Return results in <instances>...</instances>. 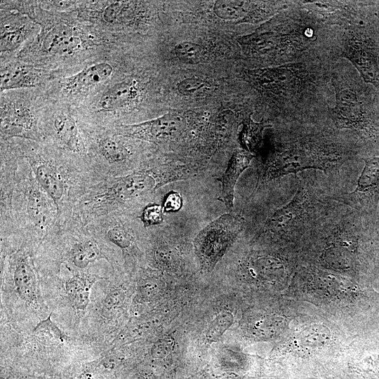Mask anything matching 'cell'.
I'll return each instance as SVG.
<instances>
[{
  "label": "cell",
  "instance_id": "1",
  "mask_svg": "<svg viewBox=\"0 0 379 379\" xmlns=\"http://www.w3.org/2000/svg\"><path fill=\"white\" fill-rule=\"evenodd\" d=\"M319 314L300 312L283 340V350L290 360L307 361L340 355L349 347L340 326Z\"/></svg>",
  "mask_w": 379,
  "mask_h": 379
},
{
  "label": "cell",
  "instance_id": "2",
  "mask_svg": "<svg viewBox=\"0 0 379 379\" xmlns=\"http://www.w3.org/2000/svg\"><path fill=\"white\" fill-rule=\"evenodd\" d=\"M347 155L337 146L318 141H295L276 147L260 172L261 180H270L307 168L331 171L341 165Z\"/></svg>",
  "mask_w": 379,
  "mask_h": 379
},
{
  "label": "cell",
  "instance_id": "3",
  "mask_svg": "<svg viewBox=\"0 0 379 379\" xmlns=\"http://www.w3.org/2000/svg\"><path fill=\"white\" fill-rule=\"evenodd\" d=\"M316 40L314 29L302 20L286 17L271 28H260L240 37L244 49L253 55L270 54L286 64L297 58Z\"/></svg>",
  "mask_w": 379,
  "mask_h": 379
},
{
  "label": "cell",
  "instance_id": "4",
  "mask_svg": "<svg viewBox=\"0 0 379 379\" xmlns=\"http://www.w3.org/2000/svg\"><path fill=\"white\" fill-rule=\"evenodd\" d=\"M183 178L178 165H166L135 171L115 178L97 192L93 205L107 206L127 204L151 194L163 185Z\"/></svg>",
  "mask_w": 379,
  "mask_h": 379
},
{
  "label": "cell",
  "instance_id": "5",
  "mask_svg": "<svg viewBox=\"0 0 379 379\" xmlns=\"http://www.w3.org/2000/svg\"><path fill=\"white\" fill-rule=\"evenodd\" d=\"M249 80L256 86L282 100H292L314 86V75L302 63L251 70Z\"/></svg>",
  "mask_w": 379,
  "mask_h": 379
},
{
  "label": "cell",
  "instance_id": "6",
  "mask_svg": "<svg viewBox=\"0 0 379 379\" xmlns=\"http://www.w3.org/2000/svg\"><path fill=\"white\" fill-rule=\"evenodd\" d=\"M244 219L225 213L202 229L194 241L196 254L203 268L212 269L244 230Z\"/></svg>",
  "mask_w": 379,
  "mask_h": 379
},
{
  "label": "cell",
  "instance_id": "7",
  "mask_svg": "<svg viewBox=\"0 0 379 379\" xmlns=\"http://www.w3.org/2000/svg\"><path fill=\"white\" fill-rule=\"evenodd\" d=\"M332 83L335 91V106L330 109L331 118L337 128L351 129L360 135L372 138L375 135L371 112L359 92L347 87L336 77Z\"/></svg>",
  "mask_w": 379,
  "mask_h": 379
},
{
  "label": "cell",
  "instance_id": "8",
  "mask_svg": "<svg viewBox=\"0 0 379 379\" xmlns=\"http://www.w3.org/2000/svg\"><path fill=\"white\" fill-rule=\"evenodd\" d=\"M357 251V241L353 233L346 228L336 230L317 247L314 259L319 265L316 266L348 275Z\"/></svg>",
  "mask_w": 379,
  "mask_h": 379
},
{
  "label": "cell",
  "instance_id": "9",
  "mask_svg": "<svg viewBox=\"0 0 379 379\" xmlns=\"http://www.w3.org/2000/svg\"><path fill=\"white\" fill-rule=\"evenodd\" d=\"M342 57L352 62L365 82L379 88V46L372 39L361 33H348Z\"/></svg>",
  "mask_w": 379,
  "mask_h": 379
},
{
  "label": "cell",
  "instance_id": "10",
  "mask_svg": "<svg viewBox=\"0 0 379 379\" xmlns=\"http://www.w3.org/2000/svg\"><path fill=\"white\" fill-rule=\"evenodd\" d=\"M248 277L253 280L272 285L278 284L280 288L289 287L293 278V262L285 258L269 253L250 255L244 265Z\"/></svg>",
  "mask_w": 379,
  "mask_h": 379
},
{
  "label": "cell",
  "instance_id": "11",
  "mask_svg": "<svg viewBox=\"0 0 379 379\" xmlns=\"http://www.w3.org/2000/svg\"><path fill=\"white\" fill-rule=\"evenodd\" d=\"M308 192L300 188L293 199L277 210L264 226V230L279 237L291 236L310 217L312 208Z\"/></svg>",
  "mask_w": 379,
  "mask_h": 379
},
{
  "label": "cell",
  "instance_id": "12",
  "mask_svg": "<svg viewBox=\"0 0 379 379\" xmlns=\"http://www.w3.org/2000/svg\"><path fill=\"white\" fill-rule=\"evenodd\" d=\"M186 123L178 114L169 113L146 122L125 125L120 135L160 142L178 138L185 131Z\"/></svg>",
  "mask_w": 379,
  "mask_h": 379
},
{
  "label": "cell",
  "instance_id": "13",
  "mask_svg": "<svg viewBox=\"0 0 379 379\" xmlns=\"http://www.w3.org/2000/svg\"><path fill=\"white\" fill-rule=\"evenodd\" d=\"M29 161L36 180L59 211L67 194L65 174L52 161L43 158H29Z\"/></svg>",
  "mask_w": 379,
  "mask_h": 379
},
{
  "label": "cell",
  "instance_id": "14",
  "mask_svg": "<svg viewBox=\"0 0 379 379\" xmlns=\"http://www.w3.org/2000/svg\"><path fill=\"white\" fill-rule=\"evenodd\" d=\"M1 130L7 135L34 138L36 121L29 106L23 102H1Z\"/></svg>",
  "mask_w": 379,
  "mask_h": 379
},
{
  "label": "cell",
  "instance_id": "15",
  "mask_svg": "<svg viewBox=\"0 0 379 379\" xmlns=\"http://www.w3.org/2000/svg\"><path fill=\"white\" fill-rule=\"evenodd\" d=\"M213 11L222 20L248 22H258L277 11L265 2L245 1H218Z\"/></svg>",
  "mask_w": 379,
  "mask_h": 379
},
{
  "label": "cell",
  "instance_id": "16",
  "mask_svg": "<svg viewBox=\"0 0 379 379\" xmlns=\"http://www.w3.org/2000/svg\"><path fill=\"white\" fill-rule=\"evenodd\" d=\"M143 88L135 79L114 84L100 97L99 107L104 111L117 112L135 107L142 96Z\"/></svg>",
  "mask_w": 379,
  "mask_h": 379
},
{
  "label": "cell",
  "instance_id": "17",
  "mask_svg": "<svg viewBox=\"0 0 379 379\" xmlns=\"http://www.w3.org/2000/svg\"><path fill=\"white\" fill-rule=\"evenodd\" d=\"M84 39L77 29L58 23L48 29L41 39L42 51L48 54H70L82 48Z\"/></svg>",
  "mask_w": 379,
  "mask_h": 379
},
{
  "label": "cell",
  "instance_id": "18",
  "mask_svg": "<svg viewBox=\"0 0 379 379\" xmlns=\"http://www.w3.org/2000/svg\"><path fill=\"white\" fill-rule=\"evenodd\" d=\"M52 204H54L37 181L32 178L26 197V212L36 230L48 228L53 217Z\"/></svg>",
  "mask_w": 379,
  "mask_h": 379
},
{
  "label": "cell",
  "instance_id": "19",
  "mask_svg": "<svg viewBox=\"0 0 379 379\" xmlns=\"http://www.w3.org/2000/svg\"><path fill=\"white\" fill-rule=\"evenodd\" d=\"M113 68L109 63L100 62L64 79L62 86L70 94L86 92L110 77Z\"/></svg>",
  "mask_w": 379,
  "mask_h": 379
},
{
  "label": "cell",
  "instance_id": "20",
  "mask_svg": "<svg viewBox=\"0 0 379 379\" xmlns=\"http://www.w3.org/2000/svg\"><path fill=\"white\" fill-rule=\"evenodd\" d=\"M253 156L244 149H237L229 161L227 167L222 177V200L227 209L231 211L233 207L234 187L237 181L250 165Z\"/></svg>",
  "mask_w": 379,
  "mask_h": 379
},
{
  "label": "cell",
  "instance_id": "21",
  "mask_svg": "<svg viewBox=\"0 0 379 379\" xmlns=\"http://www.w3.org/2000/svg\"><path fill=\"white\" fill-rule=\"evenodd\" d=\"M13 281L17 292L22 299L29 303L36 301V274L28 257L22 255L17 260L13 270Z\"/></svg>",
  "mask_w": 379,
  "mask_h": 379
},
{
  "label": "cell",
  "instance_id": "22",
  "mask_svg": "<svg viewBox=\"0 0 379 379\" xmlns=\"http://www.w3.org/2000/svg\"><path fill=\"white\" fill-rule=\"evenodd\" d=\"M41 78V71L22 65H10L1 71V91L34 87Z\"/></svg>",
  "mask_w": 379,
  "mask_h": 379
},
{
  "label": "cell",
  "instance_id": "23",
  "mask_svg": "<svg viewBox=\"0 0 379 379\" xmlns=\"http://www.w3.org/2000/svg\"><path fill=\"white\" fill-rule=\"evenodd\" d=\"M53 131L62 147L74 153L84 152V147L80 133L72 116L65 113L57 115L53 122Z\"/></svg>",
  "mask_w": 379,
  "mask_h": 379
},
{
  "label": "cell",
  "instance_id": "24",
  "mask_svg": "<svg viewBox=\"0 0 379 379\" xmlns=\"http://www.w3.org/2000/svg\"><path fill=\"white\" fill-rule=\"evenodd\" d=\"M100 279L102 278L95 274L79 273L66 281V293L71 303L77 310H84L87 307L91 288Z\"/></svg>",
  "mask_w": 379,
  "mask_h": 379
},
{
  "label": "cell",
  "instance_id": "25",
  "mask_svg": "<svg viewBox=\"0 0 379 379\" xmlns=\"http://www.w3.org/2000/svg\"><path fill=\"white\" fill-rule=\"evenodd\" d=\"M365 166L358 180L354 192L347 194L343 199L347 203H354L364 194L371 191L379 183V157L365 159Z\"/></svg>",
  "mask_w": 379,
  "mask_h": 379
},
{
  "label": "cell",
  "instance_id": "26",
  "mask_svg": "<svg viewBox=\"0 0 379 379\" xmlns=\"http://www.w3.org/2000/svg\"><path fill=\"white\" fill-rule=\"evenodd\" d=\"M106 258L98 244L93 239H85L74 244L70 251V260L78 268H85L91 263Z\"/></svg>",
  "mask_w": 379,
  "mask_h": 379
},
{
  "label": "cell",
  "instance_id": "27",
  "mask_svg": "<svg viewBox=\"0 0 379 379\" xmlns=\"http://www.w3.org/2000/svg\"><path fill=\"white\" fill-rule=\"evenodd\" d=\"M98 152L109 164L118 165L127 161L131 152L126 144L114 136H105L98 142Z\"/></svg>",
  "mask_w": 379,
  "mask_h": 379
},
{
  "label": "cell",
  "instance_id": "28",
  "mask_svg": "<svg viewBox=\"0 0 379 379\" xmlns=\"http://www.w3.org/2000/svg\"><path fill=\"white\" fill-rule=\"evenodd\" d=\"M270 126L264 121L255 122L250 117L243 121V128L239 134V141L244 149L252 152L260 146L263 130Z\"/></svg>",
  "mask_w": 379,
  "mask_h": 379
},
{
  "label": "cell",
  "instance_id": "29",
  "mask_svg": "<svg viewBox=\"0 0 379 379\" xmlns=\"http://www.w3.org/2000/svg\"><path fill=\"white\" fill-rule=\"evenodd\" d=\"M30 27L27 25L8 27L1 26V51H10L16 48L29 35Z\"/></svg>",
  "mask_w": 379,
  "mask_h": 379
},
{
  "label": "cell",
  "instance_id": "30",
  "mask_svg": "<svg viewBox=\"0 0 379 379\" xmlns=\"http://www.w3.org/2000/svg\"><path fill=\"white\" fill-rule=\"evenodd\" d=\"M34 333L39 340L48 345L62 343L66 340L65 335L51 320L50 316L36 326Z\"/></svg>",
  "mask_w": 379,
  "mask_h": 379
},
{
  "label": "cell",
  "instance_id": "31",
  "mask_svg": "<svg viewBox=\"0 0 379 379\" xmlns=\"http://www.w3.org/2000/svg\"><path fill=\"white\" fill-rule=\"evenodd\" d=\"M234 316L227 310H222L210 321L206 330V338L210 341H215L220 338L232 325Z\"/></svg>",
  "mask_w": 379,
  "mask_h": 379
},
{
  "label": "cell",
  "instance_id": "32",
  "mask_svg": "<svg viewBox=\"0 0 379 379\" xmlns=\"http://www.w3.org/2000/svg\"><path fill=\"white\" fill-rule=\"evenodd\" d=\"M174 53L182 62L187 64H197L203 58L204 48L194 42L183 41L175 46Z\"/></svg>",
  "mask_w": 379,
  "mask_h": 379
},
{
  "label": "cell",
  "instance_id": "33",
  "mask_svg": "<svg viewBox=\"0 0 379 379\" xmlns=\"http://www.w3.org/2000/svg\"><path fill=\"white\" fill-rule=\"evenodd\" d=\"M108 239L123 250L131 247L133 243L132 232L121 223L112 224L106 231Z\"/></svg>",
  "mask_w": 379,
  "mask_h": 379
},
{
  "label": "cell",
  "instance_id": "34",
  "mask_svg": "<svg viewBox=\"0 0 379 379\" xmlns=\"http://www.w3.org/2000/svg\"><path fill=\"white\" fill-rule=\"evenodd\" d=\"M234 116L231 110H224L216 117L214 124V138L218 144L223 143L230 136L233 124Z\"/></svg>",
  "mask_w": 379,
  "mask_h": 379
},
{
  "label": "cell",
  "instance_id": "35",
  "mask_svg": "<svg viewBox=\"0 0 379 379\" xmlns=\"http://www.w3.org/2000/svg\"><path fill=\"white\" fill-rule=\"evenodd\" d=\"M132 4L128 2H114L107 6L102 12L103 19L109 23L126 20L132 13Z\"/></svg>",
  "mask_w": 379,
  "mask_h": 379
},
{
  "label": "cell",
  "instance_id": "36",
  "mask_svg": "<svg viewBox=\"0 0 379 379\" xmlns=\"http://www.w3.org/2000/svg\"><path fill=\"white\" fill-rule=\"evenodd\" d=\"M154 259L164 268H173L180 261L178 251L168 245L159 246L154 251Z\"/></svg>",
  "mask_w": 379,
  "mask_h": 379
},
{
  "label": "cell",
  "instance_id": "37",
  "mask_svg": "<svg viewBox=\"0 0 379 379\" xmlns=\"http://www.w3.org/2000/svg\"><path fill=\"white\" fill-rule=\"evenodd\" d=\"M125 299V291L121 288H115L109 291L104 300L102 314L110 318L122 305Z\"/></svg>",
  "mask_w": 379,
  "mask_h": 379
},
{
  "label": "cell",
  "instance_id": "38",
  "mask_svg": "<svg viewBox=\"0 0 379 379\" xmlns=\"http://www.w3.org/2000/svg\"><path fill=\"white\" fill-rule=\"evenodd\" d=\"M208 81L202 78L193 77L182 80L178 84V92L186 96L194 95L201 90L208 88Z\"/></svg>",
  "mask_w": 379,
  "mask_h": 379
},
{
  "label": "cell",
  "instance_id": "39",
  "mask_svg": "<svg viewBox=\"0 0 379 379\" xmlns=\"http://www.w3.org/2000/svg\"><path fill=\"white\" fill-rule=\"evenodd\" d=\"M140 218L146 227L159 225L164 220L163 207L157 204H149L144 208Z\"/></svg>",
  "mask_w": 379,
  "mask_h": 379
},
{
  "label": "cell",
  "instance_id": "40",
  "mask_svg": "<svg viewBox=\"0 0 379 379\" xmlns=\"http://www.w3.org/2000/svg\"><path fill=\"white\" fill-rule=\"evenodd\" d=\"M175 341L173 338H162L156 340L151 347L150 354L153 358L166 357L175 347Z\"/></svg>",
  "mask_w": 379,
  "mask_h": 379
},
{
  "label": "cell",
  "instance_id": "41",
  "mask_svg": "<svg viewBox=\"0 0 379 379\" xmlns=\"http://www.w3.org/2000/svg\"><path fill=\"white\" fill-rule=\"evenodd\" d=\"M183 201L181 195L175 191H171L166 194L163 203L164 212H177L182 206Z\"/></svg>",
  "mask_w": 379,
  "mask_h": 379
},
{
  "label": "cell",
  "instance_id": "42",
  "mask_svg": "<svg viewBox=\"0 0 379 379\" xmlns=\"http://www.w3.org/2000/svg\"><path fill=\"white\" fill-rule=\"evenodd\" d=\"M142 295L145 298H153L160 290L159 281L154 279L145 280L140 286Z\"/></svg>",
  "mask_w": 379,
  "mask_h": 379
},
{
  "label": "cell",
  "instance_id": "43",
  "mask_svg": "<svg viewBox=\"0 0 379 379\" xmlns=\"http://www.w3.org/2000/svg\"><path fill=\"white\" fill-rule=\"evenodd\" d=\"M312 379H318V378H312Z\"/></svg>",
  "mask_w": 379,
  "mask_h": 379
},
{
  "label": "cell",
  "instance_id": "44",
  "mask_svg": "<svg viewBox=\"0 0 379 379\" xmlns=\"http://www.w3.org/2000/svg\"><path fill=\"white\" fill-rule=\"evenodd\" d=\"M378 4H379V3Z\"/></svg>",
  "mask_w": 379,
  "mask_h": 379
}]
</instances>
